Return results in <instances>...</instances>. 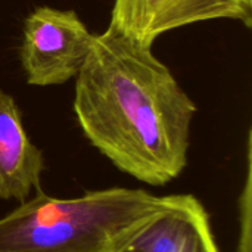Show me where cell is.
<instances>
[{
    "label": "cell",
    "instance_id": "3957f363",
    "mask_svg": "<svg viewBox=\"0 0 252 252\" xmlns=\"http://www.w3.org/2000/svg\"><path fill=\"white\" fill-rule=\"evenodd\" d=\"M94 35L75 10L50 6L34 9L24 21L18 47L25 81L47 87L75 78L92 50Z\"/></svg>",
    "mask_w": 252,
    "mask_h": 252
},
{
    "label": "cell",
    "instance_id": "8992f818",
    "mask_svg": "<svg viewBox=\"0 0 252 252\" xmlns=\"http://www.w3.org/2000/svg\"><path fill=\"white\" fill-rule=\"evenodd\" d=\"M120 252H219L211 221L201 201L174 195L171 208Z\"/></svg>",
    "mask_w": 252,
    "mask_h": 252
},
{
    "label": "cell",
    "instance_id": "5b68a950",
    "mask_svg": "<svg viewBox=\"0 0 252 252\" xmlns=\"http://www.w3.org/2000/svg\"><path fill=\"white\" fill-rule=\"evenodd\" d=\"M46 161L30 139L13 96L0 89V201L24 202L41 190Z\"/></svg>",
    "mask_w": 252,
    "mask_h": 252
},
{
    "label": "cell",
    "instance_id": "52a82bcc",
    "mask_svg": "<svg viewBox=\"0 0 252 252\" xmlns=\"http://www.w3.org/2000/svg\"><path fill=\"white\" fill-rule=\"evenodd\" d=\"M251 130L247 136V152H245V182L239 195V241L238 251L251 252V219H252V143Z\"/></svg>",
    "mask_w": 252,
    "mask_h": 252
},
{
    "label": "cell",
    "instance_id": "277c9868",
    "mask_svg": "<svg viewBox=\"0 0 252 252\" xmlns=\"http://www.w3.org/2000/svg\"><path fill=\"white\" fill-rule=\"evenodd\" d=\"M217 19L252 28V0H115L109 27L152 47L168 31Z\"/></svg>",
    "mask_w": 252,
    "mask_h": 252
},
{
    "label": "cell",
    "instance_id": "6da1fadb",
    "mask_svg": "<svg viewBox=\"0 0 252 252\" xmlns=\"http://www.w3.org/2000/svg\"><path fill=\"white\" fill-rule=\"evenodd\" d=\"M74 92L86 139L120 171L151 186L183 173L196 105L152 47L108 27L94 35Z\"/></svg>",
    "mask_w": 252,
    "mask_h": 252
},
{
    "label": "cell",
    "instance_id": "7a4b0ae2",
    "mask_svg": "<svg viewBox=\"0 0 252 252\" xmlns=\"http://www.w3.org/2000/svg\"><path fill=\"white\" fill-rule=\"evenodd\" d=\"M174 195L109 188L59 199L38 190L0 219V252H120L173 205Z\"/></svg>",
    "mask_w": 252,
    "mask_h": 252
}]
</instances>
